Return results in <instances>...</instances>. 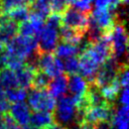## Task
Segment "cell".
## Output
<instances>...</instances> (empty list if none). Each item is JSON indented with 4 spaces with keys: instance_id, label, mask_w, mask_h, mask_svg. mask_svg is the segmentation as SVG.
Segmentation results:
<instances>
[{
    "instance_id": "obj_10",
    "label": "cell",
    "mask_w": 129,
    "mask_h": 129,
    "mask_svg": "<svg viewBox=\"0 0 129 129\" xmlns=\"http://www.w3.org/2000/svg\"><path fill=\"white\" fill-rule=\"evenodd\" d=\"M68 88H69V92L71 94L70 96L73 98L74 103L77 104L79 101L82 100V98L85 95V92L87 89V82L82 76H80L78 74L69 75Z\"/></svg>"
},
{
    "instance_id": "obj_8",
    "label": "cell",
    "mask_w": 129,
    "mask_h": 129,
    "mask_svg": "<svg viewBox=\"0 0 129 129\" xmlns=\"http://www.w3.org/2000/svg\"><path fill=\"white\" fill-rule=\"evenodd\" d=\"M58 42V29L44 24L37 38V50L39 52H53Z\"/></svg>"
},
{
    "instance_id": "obj_2",
    "label": "cell",
    "mask_w": 129,
    "mask_h": 129,
    "mask_svg": "<svg viewBox=\"0 0 129 129\" xmlns=\"http://www.w3.org/2000/svg\"><path fill=\"white\" fill-rule=\"evenodd\" d=\"M54 122L68 127L69 125L76 123V106L73 98L70 95H62L57 98L53 109Z\"/></svg>"
},
{
    "instance_id": "obj_9",
    "label": "cell",
    "mask_w": 129,
    "mask_h": 129,
    "mask_svg": "<svg viewBox=\"0 0 129 129\" xmlns=\"http://www.w3.org/2000/svg\"><path fill=\"white\" fill-rule=\"evenodd\" d=\"M79 59V72L81 76L86 80L87 83L94 82L97 71L100 64L90 55V53L86 50L78 54Z\"/></svg>"
},
{
    "instance_id": "obj_22",
    "label": "cell",
    "mask_w": 129,
    "mask_h": 129,
    "mask_svg": "<svg viewBox=\"0 0 129 129\" xmlns=\"http://www.w3.org/2000/svg\"><path fill=\"white\" fill-rule=\"evenodd\" d=\"M8 15V17L16 22L17 24L28 19V16H29V7L26 6V5H22V6H19V7H16L14 9H12L11 11H9L8 13H6Z\"/></svg>"
},
{
    "instance_id": "obj_24",
    "label": "cell",
    "mask_w": 129,
    "mask_h": 129,
    "mask_svg": "<svg viewBox=\"0 0 129 129\" xmlns=\"http://www.w3.org/2000/svg\"><path fill=\"white\" fill-rule=\"evenodd\" d=\"M5 97L10 103H17L22 102L27 97V92L25 89L22 88H14V89H8L5 90Z\"/></svg>"
},
{
    "instance_id": "obj_3",
    "label": "cell",
    "mask_w": 129,
    "mask_h": 129,
    "mask_svg": "<svg viewBox=\"0 0 129 129\" xmlns=\"http://www.w3.org/2000/svg\"><path fill=\"white\" fill-rule=\"evenodd\" d=\"M91 12L81 11L74 6L69 5L67 9L60 15L61 17V25L68 26L75 30H78L84 34H86L88 26H89V18Z\"/></svg>"
},
{
    "instance_id": "obj_23",
    "label": "cell",
    "mask_w": 129,
    "mask_h": 129,
    "mask_svg": "<svg viewBox=\"0 0 129 129\" xmlns=\"http://www.w3.org/2000/svg\"><path fill=\"white\" fill-rule=\"evenodd\" d=\"M62 64V70L63 73L68 75H73V74H78L79 72V59L78 55H73V56H68L64 58H59Z\"/></svg>"
},
{
    "instance_id": "obj_36",
    "label": "cell",
    "mask_w": 129,
    "mask_h": 129,
    "mask_svg": "<svg viewBox=\"0 0 129 129\" xmlns=\"http://www.w3.org/2000/svg\"><path fill=\"white\" fill-rule=\"evenodd\" d=\"M120 2H121V4H125V5H127L128 0H120Z\"/></svg>"
},
{
    "instance_id": "obj_21",
    "label": "cell",
    "mask_w": 129,
    "mask_h": 129,
    "mask_svg": "<svg viewBox=\"0 0 129 129\" xmlns=\"http://www.w3.org/2000/svg\"><path fill=\"white\" fill-rule=\"evenodd\" d=\"M53 53L58 58H64L68 56L78 55V48H77V45L59 41V43L57 42V44L53 50Z\"/></svg>"
},
{
    "instance_id": "obj_15",
    "label": "cell",
    "mask_w": 129,
    "mask_h": 129,
    "mask_svg": "<svg viewBox=\"0 0 129 129\" xmlns=\"http://www.w3.org/2000/svg\"><path fill=\"white\" fill-rule=\"evenodd\" d=\"M84 36H85L84 33L64 25H61L58 29V39L59 41H62V42L77 45Z\"/></svg>"
},
{
    "instance_id": "obj_37",
    "label": "cell",
    "mask_w": 129,
    "mask_h": 129,
    "mask_svg": "<svg viewBox=\"0 0 129 129\" xmlns=\"http://www.w3.org/2000/svg\"><path fill=\"white\" fill-rule=\"evenodd\" d=\"M83 1H86V2H88V3H92L93 0H83Z\"/></svg>"
},
{
    "instance_id": "obj_31",
    "label": "cell",
    "mask_w": 129,
    "mask_h": 129,
    "mask_svg": "<svg viewBox=\"0 0 129 129\" xmlns=\"http://www.w3.org/2000/svg\"><path fill=\"white\" fill-rule=\"evenodd\" d=\"M23 1H24V3H25V5L29 7V6H31V5L33 4V2H34L35 0H23Z\"/></svg>"
},
{
    "instance_id": "obj_1",
    "label": "cell",
    "mask_w": 129,
    "mask_h": 129,
    "mask_svg": "<svg viewBox=\"0 0 129 129\" xmlns=\"http://www.w3.org/2000/svg\"><path fill=\"white\" fill-rule=\"evenodd\" d=\"M110 45L112 56L115 57L119 62H124L122 59L127 61V46H128V35L125 26V20L116 19L115 25L109 34Z\"/></svg>"
},
{
    "instance_id": "obj_29",
    "label": "cell",
    "mask_w": 129,
    "mask_h": 129,
    "mask_svg": "<svg viewBox=\"0 0 129 129\" xmlns=\"http://www.w3.org/2000/svg\"><path fill=\"white\" fill-rule=\"evenodd\" d=\"M120 101L122 103V105H128L129 102V97H128V87H124L122 92H121V97H120Z\"/></svg>"
},
{
    "instance_id": "obj_16",
    "label": "cell",
    "mask_w": 129,
    "mask_h": 129,
    "mask_svg": "<svg viewBox=\"0 0 129 129\" xmlns=\"http://www.w3.org/2000/svg\"><path fill=\"white\" fill-rule=\"evenodd\" d=\"M0 87L3 90L18 88L16 74L13 70L4 67L0 70Z\"/></svg>"
},
{
    "instance_id": "obj_13",
    "label": "cell",
    "mask_w": 129,
    "mask_h": 129,
    "mask_svg": "<svg viewBox=\"0 0 129 129\" xmlns=\"http://www.w3.org/2000/svg\"><path fill=\"white\" fill-rule=\"evenodd\" d=\"M54 123L53 113L48 111H33L32 114L29 116V123L33 127L38 129H44Z\"/></svg>"
},
{
    "instance_id": "obj_30",
    "label": "cell",
    "mask_w": 129,
    "mask_h": 129,
    "mask_svg": "<svg viewBox=\"0 0 129 129\" xmlns=\"http://www.w3.org/2000/svg\"><path fill=\"white\" fill-rule=\"evenodd\" d=\"M44 129H70V128L69 127H66V126H62V125L54 122V123H52L51 125H49L48 127H46Z\"/></svg>"
},
{
    "instance_id": "obj_34",
    "label": "cell",
    "mask_w": 129,
    "mask_h": 129,
    "mask_svg": "<svg viewBox=\"0 0 129 129\" xmlns=\"http://www.w3.org/2000/svg\"><path fill=\"white\" fill-rule=\"evenodd\" d=\"M0 129H7V127L5 126V124L3 123V121H2V120L0 121Z\"/></svg>"
},
{
    "instance_id": "obj_32",
    "label": "cell",
    "mask_w": 129,
    "mask_h": 129,
    "mask_svg": "<svg viewBox=\"0 0 129 129\" xmlns=\"http://www.w3.org/2000/svg\"><path fill=\"white\" fill-rule=\"evenodd\" d=\"M22 127H23V129H38V128L33 127V126H31V125H26V126H22Z\"/></svg>"
},
{
    "instance_id": "obj_14",
    "label": "cell",
    "mask_w": 129,
    "mask_h": 129,
    "mask_svg": "<svg viewBox=\"0 0 129 129\" xmlns=\"http://www.w3.org/2000/svg\"><path fill=\"white\" fill-rule=\"evenodd\" d=\"M35 70H37V69L24 63L22 67H20L16 71H14L15 74H16V78H17L19 88H22V89H25V90L30 89L32 78H33Z\"/></svg>"
},
{
    "instance_id": "obj_38",
    "label": "cell",
    "mask_w": 129,
    "mask_h": 129,
    "mask_svg": "<svg viewBox=\"0 0 129 129\" xmlns=\"http://www.w3.org/2000/svg\"><path fill=\"white\" fill-rule=\"evenodd\" d=\"M1 120H2V113L0 112V121H1Z\"/></svg>"
},
{
    "instance_id": "obj_33",
    "label": "cell",
    "mask_w": 129,
    "mask_h": 129,
    "mask_svg": "<svg viewBox=\"0 0 129 129\" xmlns=\"http://www.w3.org/2000/svg\"><path fill=\"white\" fill-rule=\"evenodd\" d=\"M4 50H5V45L0 42V53H2Z\"/></svg>"
},
{
    "instance_id": "obj_26",
    "label": "cell",
    "mask_w": 129,
    "mask_h": 129,
    "mask_svg": "<svg viewBox=\"0 0 129 129\" xmlns=\"http://www.w3.org/2000/svg\"><path fill=\"white\" fill-rule=\"evenodd\" d=\"M120 4V0H95V6L97 8H108L113 12L116 11Z\"/></svg>"
},
{
    "instance_id": "obj_7",
    "label": "cell",
    "mask_w": 129,
    "mask_h": 129,
    "mask_svg": "<svg viewBox=\"0 0 129 129\" xmlns=\"http://www.w3.org/2000/svg\"><path fill=\"white\" fill-rule=\"evenodd\" d=\"M91 18L96 23V25L102 29L105 35H109L112 31L117 15L115 12L110 11L108 8H95L91 11Z\"/></svg>"
},
{
    "instance_id": "obj_28",
    "label": "cell",
    "mask_w": 129,
    "mask_h": 129,
    "mask_svg": "<svg viewBox=\"0 0 129 129\" xmlns=\"http://www.w3.org/2000/svg\"><path fill=\"white\" fill-rule=\"evenodd\" d=\"M95 129H115L113 124L109 121H101L95 124Z\"/></svg>"
},
{
    "instance_id": "obj_4",
    "label": "cell",
    "mask_w": 129,
    "mask_h": 129,
    "mask_svg": "<svg viewBox=\"0 0 129 129\" xmlns=\"http://www.w3.org/2000/svg\"><path fill=\"white\" fill-rule=\"evenodd\" d=\"M120 62L113 56L107 58L103 63L100 64L94 82L100 89L111 84L117 77Z\"/></svg>"
},
{
    "instance_id": "obj_6",
    "label": "cell",
    "mask_w": 129,
    "mask_h": 129,
    "mask_svg": "<svg viewBox=\"0 0 129 129\" xmlns=\"http://www.w3.org/2000/svg\"><path fill=\"white\" fill-rule=\"evenodd\" d=\"M36 68L51 78H54L63 73L61 61L54 55L53 52H39Z\"/></svg>"
},
{
    "instance_id": "obj_12",
    "label": "cell",
    "mask_w": 129,
    "mask_h": 129,
    "mask_svg": "<svg viewBox=\"0 0 129 129\" xmlns=\"http://www.w3.org/2000/svg\"><path fill=\"white\" fill-rule=\"evenodd\" d=\"M68 78H69V75L66 73H62V74L54 77L53 79H51V81L47 87V91L54 99L59 98L60 96H62L67 93Z\"/></svg>"
},
{
    "instance_id": "obj_19",
    "label": "cell",
    "mask_w": 129,
    "mask_h": 129,
    "mask_svg": "<svg viewBox=\"0 0 129 129\" xmlns=\"http://www.w3.org/2000/svg\"><path fill=\"white\" fill-rule=\"evenodd\" d=\"M51 81V77L40 70H35L30 89L36 90H47V87Z\"/></svg>"
},
{
    "instance_id": "obj_11",
    "label": "cell",
    "mask_w": 129,
    "mask_h": 129,
    "mask_svg": "<svg viewBox=\"0 0 129 129\" xmlns=\"http://www.w3.org/2000/svg\"><path fill=\"white\" fill-rule=\"evenodd\" d=\"M8 112L10 113V115L13 117V119L15 120V122L19 126L28 125L30 112H29L28 106L23 101L13 103L12 105H10V108H9Z\"/></svg>"
},
{
    "instance_id": "obj_5",
    "label": "cell",
    "mask_w": 129,
    "mask_h": 129,
    "mask_svg": "<svg viewBox=\"0 0 129 129\" xmlns=\"http://www.w3.org/2000/svg\"><path fill=\"white\" fill-rule=\"evenodd\" d=\"M28 105L33 111L53 112L55 99L48 93L47 90L30 89L28 95Z\"/></svg>"
},
{
    "instance_id": "obj_20",
    "label": "cell",
    "mask_w": 129,
    "mask_h": 129,
    "mask_svg": "<svg viewBox=\"0 0 129 129\" xmlns=\"http://www.w3.org/2000/svg\"><path fill=\"white\" fill-rule=\"evenodd\" d=\"M121 85L119 84V82L117 81V79H115L111 84L101 88V92L104 96V98L111 104H115V101L119 95L120 89H121Z\"/></svg>"
},
{
    "instance_id": "obj_27",
    "label": "cell",
    "mask_w": 129,
    "mask_h": 129,
    "mask_svg": "<svg viewBox=\"0 0 129 129\" xmlns=\"http://www.w3.org/2000/svg\"><path fill=\"white\" fill-rule=\"evenodd\" d=\"M69 5L66 0H51V12L61 15Z\"/></svg>"
},
{
    "instance_id": "obj_18",
    "label": "cell",
    "mask_w": 129,
    "mask_h": 129,
    "mask_svg": "<svg viewBox=\"0 0 129 129\" xmlns=\"http://www.w3.org/2000/svg\"><path fill=\"white\" fill-rule=\"evenodd\" d=\"M112 124L116 129H128V105H122L116 108Z\"/></svg>"
},
{
    "instance_id": "obj_17",
    "label": "cell",
    "mask_w": 129,
    "mask_h": 129,
    "mask_svg": "<svg viewBox=\"0 0 129 129\" xmlns=\"http://www.w3.org/2000/svg\"><path fill=\"white\" fill-rule=\"evenodd\" d=\"M29 12L45 20L51 13V0H35L33 4L29 6Z\"/></svg>"
},
{
    "instance_id": "obj_25",
    "label": "cell",
    "mask_w": 129,
    "mask_h": 129,
    "mask_svg": "<svg viewBox=\"0 0 129 129\" xmlns=\"http://www.w3.org/2000/svg\"><path fill=\"white\" fill-rule=\"evenodd\" d=\"M25 5L23 0H0V13H8L12 9Z\"/></svg>"
},
{
    "instance_id": "obj_35",
    "label": "cell",
    "mask_w": 129,
    "mask_h": 129,
    "mask_svg": "<svg viewBox=\"0 0 129 129\" xmlns=\"http://www.w3.org/2000/svg\"><path fill=\"white\" fill-rule=\"evenodd\" d=\"M75 1H76V0H66V2H67V3H69L70 5H72V4H73Z\"/></svg>"
}]
</instances>
